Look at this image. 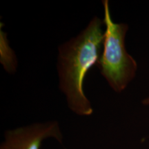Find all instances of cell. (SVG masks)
Returning a JSON list of instances; mask_svg holds the SVG:
<instances>
[{"instance_id": "cell-1", "label": "cell", "mask_w": 149, "mask_h": 149, "mask_svg": "<svg viewBox=\"0 0 149 149\" xmlns=\"http://www.w3.org/2000/svg\"><path fill=\"white\" fill-rule=\"evenodd\" d=\"M104 26V20L94 17L77 37L58 47L59 87L66 95L68 108L80 116H89L93 113L83 86L87 72L100 60L105 33Z\"/></svg>"}, {"instance_id": "cell-2", "label": "cell", "mask_w": 149, "mask_h": 149, "mask_svg": "<svg viewBox=\"0 0 149 149\" xmlns=\"http://www.w3.org/2000/svg\"><path fill=\"white\" fill-rule=\"evenodd\" d=\"M102 4L106 29L103 50L97 66L111 88L115 92L121 93L135 77L137 64L126 49L128 26L113 21L108 0L102 1Z\"/></svg>"}, {"instance_id": "cell-3", "label": "cell", "mask_w": 149, "mask_h": 149, "mask_svg": "<svg viewBox=\"0 0 149 149\" xmlns=\"http://www.w3.org/2000/svg\"><path fill=\"white\" fill-rule=\"evenodd\" d=\"M48 138L62 142L63 135L57 121L35 123L6 130L0 149H40L42 141Z\"/></svg>"}, {"instance_id": "cell-4", "label": "cell", "mask_w": 149, "mask_h": 149, "mask_svg": "<svg viewBox=\"0 0 149 149\" xmlns=\"http://www.w3.org/2000/svg\"><path fill=\"white\" fill-rule=\"evenodd\" d=\"M0 57L4 69L9 73H14L17 66L15 54L9 46L6 33L1 30L0 32Z\"/></svg>"}]
</instances>
